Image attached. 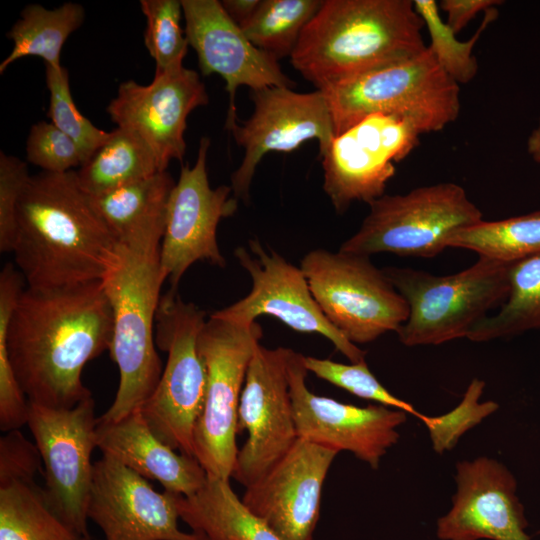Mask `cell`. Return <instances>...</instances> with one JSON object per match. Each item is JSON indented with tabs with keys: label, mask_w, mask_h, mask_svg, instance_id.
<instances>
[{
	"label": "cell",
	"mask_w": 540,
	"mask_h": 540,
	"mask_svg": "<svg viewBox=\"0 0 540 540\" xmlns=\"http://www.w3.org/2000/svg\"><path fill=\"white\" fill-rule=\"evenodd\" d=\"M527 152L535 162L540 164V117L536 127L528 136Z\"/></svg>",
	"instance_id": "obj_43"
},
{
	"label": "cell",
	"mask_w": 540,
	"mask_h": 540,
	"mask_svg": "<svg viewBox=\"0 0 540 540\" xmlns=\"http://www.w3.org/2000/svg\"><path fill=\"white\" fill-rule=\"evenodd\" d=\"M185 34L204 76L220 75L226 82L229 108L226 128L238 123L235 94L240 86L251 91L267 87L292 88L278 59L254 46L218 0H181Z\"/></svg>",
	"instance_id": "obj_19"
},
{
	"label": "cell",
	"mask_w": 540,
	"mask_h": 540,
	"mask_svg": "<svg viewBox=\"0 0 540 540\" xmlns=\"http://www.w3.org/2000/svg\"><path fill=\"white\" fill-rule=\"evenodd\" d=\"M96 442L110 456L165 491L190 496L206 482L207 473L194 457L177 454L148 427L140 409L115 422L98 421Z\"/></svg>",
	"instance_id": "obj_23"
},
{
	"label": "cell",
	"mask_w": 540,
	"mask_h": 540,
	"mask_svg": "<svg viewBox=\"0 0 540 540\" xmlns=\"http://www.w3.org/2000/svg\"><path fill=\"white\" fill-rule=\"evenodd\" d=\"M447 247L512 264L540 254V210L495 221L481 220L454 232Z\"/></svg>",
	"instance_id": "obj_30"
},
{
	"label": "cell",
	"mask_w": 540,
	"mask_h": 540,
	"mask_svg": "<svg viewBox=\"0 0 540 540\" xmlns=\"http://www.w3.org/2000/svg\"><path fill=\"white\" fill-rule=\"evenodd\" d=\"M27 161L45 172L65 173L83 164L76 143L52 122L34 124L26 141Z\"/></svg>",
	"instance_id": "obj_38"
},
{
	"label": "cell",
	"mask_w": 540,
	"mask_h": 540,
	"mask_svg": "<svg viewBox=\"0 0 540 540\" xmlns=\"http://www.w3.org/2000/svg\"><path fill=\"white\" fill-rule=\"evenodd\" d=\"M41 462L38 448L19 429L0 438V479L35 477Z\"/></svg>",
	"instance_id": "obj_40"
},
{
	"label": "cell",
	"mask_w": 540,
	"mask_h": 540,
	"mask_svg": "<svg viewBox=\"0 0 540 540\" xmlns=\"http://www.w3.org/2000/svg\"><path fill=\"white\" fill-rule=\"evenodd\" d=\"M321 0H262L240 28L249 41L278 60L291 56L302 31L322 5Z\"/></svg>",
	"instance_id": "obj_31"
},
{
	"label": "cell",
	"mask_w": 540,
	"mask_h": 540,
	"mask_svg": "<svg viewBox=\"0 0 540 540\" xmlns=\"http://www.w3.org/2000/svg\"><path fill=\"white\" fill-rule=\"evenodd\" d=\"M263 331L259 323L237 324L213 316L198 346L207 371L203 412L194 434V457L208 476L229 480L238 454V407L247 370Z\"/></svg>",
	"instance_id": "obj_10"
},
{
	"label": "cell",
	"mask_w": 540,
	"mask_h": 540,
	"mask_svg": "<svg viewBox=\"0 0 540 540\" xmlns=\"http://www.w3.org/2000/svg\"><path fill=\"white\" fill-rule=\"evenodd\" d=\"M262 0H223L220 1L229 17L240 27L257 11Z\"/></svg>",
	"instance_id": "obj_42"
},
{
	"label": "cell",
	"mask_w": 540,
	"mask_h": 540,
	"mask_svg": "<svg viewBox=\"0 0 540 540\" xmlns=\"http://www.w3.org/2000/svg\"><path fill=\"white\" fill-rule=\"evenodd\" d=\"M413 0H325L290 56L316 90L412 58L427 49Z\"/></svg>",
	"instance_id": "obj_3"
},
{
	"label": "cell",
	"mask_w": 540,
	"mask_h": 540,
	"mask_svg": "<svg viewBox=\"0 0 540 540\" xmlns=\"http://www.w3.org/2000/svg\"><path fill=\"white\" fill-rule=\"evenodd\" d=\"M452 507L437 520L440 540H531L517 482L499 461L481 456L456 464Z\"/></svg>",
	"instance_id": "obj_22"
},
{
	"label": "cell",
	"mask_w": 540,
	"mask_h": 540,
	"mask_svg": "<svg viewBox=\"0 0 540 540\" xmlns=\"http://www.w3.org/2000/svg\"><path fill=\"white\" fill-rule=\"evenodd\" d=\"M413 2L430 37V45L427 47L437 63L457 84L472 81L479 69L473 50L483 31L497 18L496 7L484 12L480 26L470 39L460 41L456 33L441 18L439 5L435 0H413Z\"/></svg>",
	"instance_id": "obj_32"
},
{
	"label": "cell",
	"mask_w": 540,
	"mask_h": 540,
	"mask_svg": "<svg viewBox=\"0 0 540 540\" xmlns=\"http://www.w3.org/2000/svg\"><path fill=\"white\" fill-rule=\"evenodd\" d=\"M160 172L156 158L135 133L115 128L107 140L77 171L81 189L89 196H100L144 180Z\"/></svg>",
	"instance_id": "obj_25"
},
{
	"label": "cell",
	"mask_w": 540,
	"mask_h": 540,
	"mask_svg": "<svg viewBox=\"0 0 540 540\" xmlns=\"http://www.w3.org/2000/svg\"><path fill=\"white\" fill-rule=\"evenodd\" d=\"M179 517L205 540H281L234 493L229 480L207 475L194 494H175Z\"/></svg>",
	"instance_id": "obj_24"
},
{
	"label": "cell",
	"mask_w": 540,
	"mask_h": 540,
	"mask_svg": "<svg viewBox=\"0 0 540 540\" xmlns=\"http://www.w3.org/2000/svg\"><path fill=\"white\" fill-rule=\"evenodd\" d=\"M25 283L14 265L4 266L0 274V429L5 433L18 430L28 419L29 402L10 363L6 339L7 325Z\"/></svg>",
	"instance_id": "obj_33"
},
{
	"label": "cell",
	"mask_w": 540,
	"mask_h": 540,
	"mask_svg": "<svg viewBox=\"0 0 540 540\" xmlns=\"http://www.w3.org/2000/svg\"><path fill=\"white\" fill-rule=\"evenodd\" d=\"M45 81L50 94L47 116L76 143L84 164L107 140L110 132L97 128L80 113L72 98L65 67L45 64Z\"/></svg>",
	"instance_id": "obj_35"
},
{
	"label": "cell",
	"mask_w": 540,
	"mask_h": 540,
	"mask_svg": "<svg viewBox=\"0 0 540 540\" xmlns=\"http://www.w3.org/2000/svg\"><path fill=\"white\" fill-rule=\"evenodd\" d=\"M84 19V7L78 3L67 2L55 9H47L40 4L26 5L20 19L7 33L13 41V48L0 63V73L26 56H38L44 64L60 67L62 48Z\"/></svg>",
	"instance_id": "obj_26"
},
{
	"label": "cell",
	"mask_w": 540,
	"mask_h": 540,
	"mask_svg": "<svg viewBox=\"0 0 540 540\" xmlns=\"http://www.w3.org/2000/svg\"><path fill=\"white\" fill-rule=\"evenodd\" d=\"M485 382L474 378L468 385L461 402L450 412L439 416H425L433 449L442 454L451 450L460 437L478 425L484 418L498 409L494 401L480 402Z\"/></svg>",
	"instance_id": "obj_37"
},
{
	"label": "cell",
	"mask_w": 540,
	"mask_h": 540,
	"mask_svg": "<svg viewBox=\"0 0 540 540\" xmlns=\"http://www.w3.org/2000/svg\"><path fill=\"white\" fill-rule=\"evenodd\" d=\"M337 454L298 438L268 473L246 487L243 503L281 540H312L322 487Z\"/></svg>",
	"instance_id": "obj_21"
},
{
	"label": "cell",
	"mask_w": 540,
	"mask_h": 540,
	"mask_svg": "<svg viewBox=\"0 0 540 540\" xmlns=\"http://www.w3.org/2000/svg\"><path fill=\"white\" fill-rule=\"evenodd\" d=\"M113 312L102 281L25 287L7 325L10 363L29 402L72 408L91 397L85 365L109 350Z\"/></svg>",
	"instance_id": "obj_1"
},
{
	"label": "cell",
	"mask_w": 540,
	"mask_h": 540,
	"mask_svg": "<svg viewBox=\"0 0 540 540\" xmlns=\"http://www.w3.org/2000/svg\"><path fill=\"white\" fill-rule=\"evenodd\" d=\"M49 507L35 477L0 479V540H81Z\"/></svg>",
	"instance_id": "obj_27"
},
{
	"label": "cell",
	"mask_w": 540,
	"mask_h": 540,
	"mask_svg": "<svg viewBox=\"0 0 540 540\" xmlns=\"http://www.w3.org/2000/svg\"><path fill=\"white\" fill-rule=\"evenodd\" d=\"M206 320L204 310L185 302L177 292L161 296L155 343L168 357L155 389L140 408L157 438L190 457H194V434L206 397L207 371L198 346Z\"/></svg>",
	"instance_id": "obj_6"
},
{
	"label": "cell",
	"mask_w": 540,
	"mask_h": 540,
	"mask_svg": "<svg viewBox=\"0 0 540 540\" xmlns=\"http://www.w3.org/2000/svg\"><path fill=\"white\" fill-rule=\"evenodd\" d=\"M140 8L146 18L144 44L155 61V74L183 66L189 43L181 27V0H141Z\"/></svg>",
	"instance_id": "obj_34"
},
{
	"label": "cell",
	"mask_w": 540,
	"mask_h": 540,
	"mask_svg": "<svg viewBox=\"0 0 540 540\" xmlns=\"http://www.w3.org/2000/svg\"><path fill=\"white\" fill-rule=\"evenodd\" d=\"M532 329H540V254L510 265L509 291L500 310L478 321L466 338L484 342Z\"/></svg>",
	"instance_id": "obj_28"
},
{
	"label": "cell",
	"mask_w": 540,
	"mask_h": 540,
	"mask_svg": "<svg viewBox=\"0 0 540 540\" xmlns=\"http://www.w3.org/2000/svg\"><path fill=\"white\" fill-rule=\"evenodd\" d=\"M208 102L198 73L181 66L155 74L148 85L122 82L106 111L117 127L138 135L153 152L159 170L166 171L171 160L184 158L189 114Z\"/></svg>",
	"instance_id": "obj_18"
},
{
	"label": "cell",
	"mask_w": 540,
	"mask_h": 540,
	"mask_svg": "<svg viewBox=\"0 0 540 540\" xmlns=\"http://www.w3.org/2000/svg\"><path fill=\"white\" fill-rule=\"evenodd\" d=\"M28 165L16 156L0 152V251L12 252L17 230V206L30 178Z\"/></svg>",
	"instance_id": "obj_39"
},
{
	"label": "cell",
	"mask_w": 540,
	"mask_h": 540,
	"mask_svg": "<svg viewBox=\"0 0 540 540\" xmlns=\"http://www.w3.org/2000/svg\"><path fill=\"white\" fill-rule=\"evenodd\" d=\"M251 99V117L230 130L244 149L230 186L234 197L244 202L249 199L256 167L266 153L290 152L315 139L321 157L336 136L327 98L320 90L298 93L288 87H267L251 91Z\"/></svg>",
	"instance_id": "obj_17"
},
{
	"label": "cell",
	"mask_w": 540,
	"mask_h": 540,
	"mask_svg": "<svg viewBox=\"0 0 540 540\" xmlns=\"http://www.w3.org/2000/svg\"><path fill=\"white\" fill-rule=\"evenodd\" d=\"M81 540H89V539H86V538H82Z\"/></svg>",
	"instance_id": "obj_44"
},
{
	"label": "cell",
	"mask_w": 540,
	"mask_h": 540,
	"mask_svg": "<svg viewBox=\"0 0 540 540\" xmlns=\"http://www.w3.org/2000/svg\"><path fill=\"white\" fill-rule=\"evenodd\" d=\"M16 221L12 253L27 287L102 281L117 264L119 241L79 186L74 170L31 175Z\"/></svg>",
	"instance_id": "obj_2"
},
{
	"label": "cell",
	"mask_w": 540,
	"mask_h": 540,
	"mask_svg": "<svg viewBox=\"0 0 540 540\" xmlns=\"http://www.w3.org/2000/svg\"><path fill=\"white\" fill-rule=\"evenodd\" d=\"M304 364L308 372L359 398L403 410L421 421L425 417L412 404L387 390L370 371L365 360L344 364L329 359L304 356Z\"/></svg>",
	"instance_id": "obj_36"
},
{
	"label": "cell",
	"mask_w": 540,
	"mask_h": 540,
	"mask_svg": "<svg viewBox=\"0 0 540 540\" xmlns=\"http://www.w3.org/2000/svg\"><path fill=\"white\" fill-rule=\"evenodd\" d=\"M249 250L238 247L234 255L248 272L252 288L232 305L212 315L237 324L249 325L261 315H271L302 333L326 337L351 363L365 360L366 352L350 342L324 316L301 270L259 240H249Z\"/></svg>",
	"instance_id": "obj_15"
},
{
	"label": "cell",
	"mask_w": 540,
	"mask_h": 540,
	"mask_svg": "<svg viewBox=\"0 0 540 540\" xmlns=\"http://www.w3.org/2000/svg\"><path fill=\"white\" fill-rule=\"evenodd\" d=\"M209 146L210 140L201 138L194 165L181 167L169 198L160 267L171 292H177L184 273L196 262L221 268L226 265L216 232L219 222L236 212L238 199L231 186L211 188L207 173Z\"/></svg>",
	"instance_id": "obj_14"
},
{
	"label": "cell",
	"mask_w": 540,
	"mask_h": 540,
	"mask_svg": "<svg viewBox=\"0 0 540 540\" xmlns=\"http://www.w3.org/2000/svg\"><path fill=\"white\" fill-rule=\"evenodd\" d=\"M300 268L326 319L355 345L397 332L408 318L405 299L370 256L315 249Z\"/></svg>",
	"instance_id": "obj_9"
},
{
	"label": "cell",
	"mask_w": 540,
	"mask_h": 540,
	"mask_svg": "<svg viewBox=\"0 0 540 540\" xmlns=\"http://www.w3.org/2000/svg\"><path fill=\"white\" fill-rule=\"evenodd\" d=\"M369 207L358 231L339 250L430 258L448 248L454 232L483 220L465 189L453 182L418 187L406 194H384Z\"/></svg>",
	"instance_id": "obj_8"
},
{
	"label": "cell",
	"mask_w": 540,
	"mask_h": 540,
	"mask_svg": "<svg viewBox=\"0 0 540 540\" xmlns=\"http://www.w3.org/2000/svg\"><path fill=\"white\" fill-rule=\"evenodd\" d=\"M425 134L411 116L375 113L337 135L321 156L323 190L335 211L344 213L355 201L370 204L384 195L396 172Z\"/></svg>",
	"instance_id": "obj_12"
},
{
	"label": "cell",
	"mask_w": 540,
	"mask_h": 540,
	"mask_svg": "<svg viewBox=\"0 0 540 540\" xmlns=\"http://www.w3.org/2000/svg\"><path fill=\"white\" fill-rule=\"evenodd\" d=\"M511 264L479 257L451 275L387 267L383 271L405 299L409 315L397 330L406 346L438 345L466 337L489 309L504 302Z\"/></svg>",
	"instance_id": "obj_5"
},
{
	"label": "cell",
	"mask_w": 540,
	"mask_h": 540,
	"mask_svg": "<svg viewBox=\"0 0 540 540\" xmlns=\"http://www.w3.org/2000/svg\"><path fill=\"white\" fill-rule=\"evenodd\" d=\"M87 516L106 540H205L178 528L174 493H159L114 458L94 462Z\"/></svg>",
	"instance_id": "obj_20"
},
{
	"label": "cell",
	"mask_w": 540,
	"mask_h": 540,
	"mask_svg": "<svg viewBox=\"0 0 540 540\" xmlns=\"http://www.w3.org/2000/svg\"><path fill=\"white\" fill-rule=\"evenodd\" d=\"M287 371L298 438L349 451L377 469L387 450L399 440L397 428L407 412L384 405L360 407L316 395L306 385L304 355L289 349Z\"/></svg>",
	"instance_id": "obj_16"
},
{
	"label": "cell",
	"mask_w": 540,
	"mask_h": 540,
	"mask_svg": "<svg viewBox=\"0 0 540 540\" xmlns=\"http://www.w3.org/2000/svg\"><path fill=\"white\" fill-rule=\"evenodd\" d=\"M289 348L257 346L242 389L237 431L248 432L232 477L246 487L260 480L298 439L290 395Z\"/></svg>",
	"instance_id": "obj_13"
},
{
	"label": "cell",
	"mask_w": 540,
	"mask_h": 540,
	"mask_svg": "<svg viewBox=\"0 0 540 540\" xmlns=\"http://www.w3.org/2000/svg\"><path fill=\"white\" fill-rule=\"evenodd\" d=\"M322 92L336 136L375 113L408 115L424 133L438 132L455 121L460 112L459 84L444 72L428 47L412 58Z\"/></svg>",
	"instance_id": "obj_7"
},
{
	"label": "cell",
	"mask_w": 540,
	"mask_h": 540,
	"mask_svg": "<svg viewBox=\"0 0 540 540\" xmlns=\"http://www.w3.org/2000/svg\"><path fill=\"white\" fill-rule=\"evenodd\" d=\"M27 425L44 465L43 489L49 507L80 538L89 539L91 456L97 447L93 397L72 408L29 402Z\"/></svg>",
	"instance_id": "obj_11"
},
{
	"label": "cell",
	"mask_w": 540,
	"mask_h": 540,
	"mask_svg": "<svg viewBox=\"0 0 540 540\" xmlns=\"http://www.w3.org/2000/svg\"><path fill=\"white\" fill-rule=\"evenodd\" d=\"M166 171L91 197V203L118 241L136 229L167 217L168 202L175 185Z\"/></svg>",
	"instance_id": "obj_29"
},
{
	"label": "cell",
	"mask_w": 540,
	"mask_h": 540,
	"mask_svg": "<svg viewBox=\"0 0 540 540\" xmlns=\"http://www.w3.org/2000/svg\"><path fill=\"white\" fill-rule=\"evenodd\" d=\"M166 218L119 240L118 261L102 280L113 312L110 357L120 381L112 405L100 417L115 422L142 407L155 389L162 363L156 352L155 321L165 280L160 249Z\"/></svg>",
	"instance_id": "obj_4"
},
{
	"label": "cell",
	"mask_w": 540,
	"mask_h": 540,
	"mask_svg": "<svg viewBox=\"0 0 540 540\" xmlns=\"http://www.w3.org/2000/svg\"><path fill=\"white\" fill-rule=\"evenodd\" d=\"M501 0H442L438 5L447 15V25L457 34L480 12L502 5Z\"/></svg>",
	"instance_id": "obj_41"
}]
</instances>
